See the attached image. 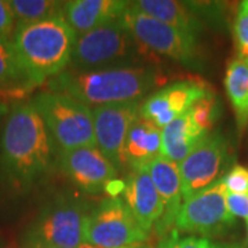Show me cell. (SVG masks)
<instances>
[{"label":"cell","mask_w":248,"mask_h":248,"mask_svg":"<svg viewBox=\"0 0 248 248\" xmlns=\"http://www.w3.org/2000/svg\"><path fill=\"white\" fill-rule=\"evenodd\" d=\"M76 40L78 33L63 17L17 25L11 39L21 66L35 87L66 69Z\"/></svg>","instance_id":"cell-3"},{"label":"cell","mask_w":248,"mask_h":248,"mask_svg":"<svg viewBox=\"0 0 248 248\" xmlns=\"http://www.w3.org/2000/svg\"><path fill=\"white\" fill-rule=\"evenodd\" d=\"M124 184V202L142 229L151 233L152 228L159 225L164 214V205L151 175L145 167H137L128 174Z\"/></svg>","instance_id":"cell-14"},{"label":"cell","mask_w":248,"mask_h":248,"mask_svg":"<svg viewBox=\"0 0 248 248\" xmlns=\"http://www.w3.org/2000/svg\"><path fill=\"white\" fill-rule=\"evenodd\" d=\"M160 83L149 66H113L90 71L65 69L51 79L50 91L65 94L89 107L138 102Z\"/></svg>","instance_id":"cell-2"},{"label":"cell","mask_w":248,"mask_h":248,"mask_svg":"<svg viewBox=\"0 0 248 248\" xmlns=\"http://www.w3.org/2000/svg\"><path fill=\"white\" fill-rule=\"evenodd\" d=\"M140 102H127L93 109L98 149L117 169L127 163L124 156L125 140L134 122L140 117Z\"/></svg>","instance_id":"cell-11"},{"label":"cell","mask_w":248,"mask_h":248,"mask_svg":"<svg viewBox=\"0 0 248 248\" xmlns=\"http://www.w3.org/2000/svg\"><path fill=\"white\" fill-rule=\"evenodd\" d=\"M226 205L233 217L248 221V195L226 193Z\"/></svg>","instance_id":"cell-26"},{"label":"cell","mask_w":248,"mask_h":248,"mask_svg":"<svg viewBox=\"0 0 248 248\" xmlns=\"http://www.w3.org/2000/svg\"><path fill=\"white\" fill-rule=\"evenodd\" d=\"M225 89L236 113L240 130L248 123V65L241 60H234L228 65L225 75Z\"/></svg>","instance_id":"cell-21"},{"label":"cell","mask_w":248,"mask_h":248,"mask_svg":"<svg viewBox=\"0 0 248 248\" xmlns=\"http://www.w3.org/2000/svg\"><path fill=\"white\" fill-rule=\"evenodd\" d=\"M124 187H125L124 181L112 179V181H109L107 185H105L104 190H105L108 195H109V197H110V199H117V197H119V195L124 192Z\"/></svg>","instance_id":"cell-28"},{"label":"cell","mask_w":248,"mask_h":248,"mask_svg":"<svg viewBox=\"0 0 248 248\" xmlns=\"http://www.w3.org/2000/svg\"><path fill=\"white\" fill-rule=\"evenodd\" d=\"M50 140L58 153L83 146H97L93 109L65 94L46 91L33 98Z\"/></svg>","instance_id":"cell-4"},{"label":"cell","mask_w":248,"mask_h":248,"mask_svg":"<svg viewBox=\"0 0 248 248\" xmlns=\"http://www.w3.org/2000/svg\"><path fill=\"white\" fill-rule=\"evenodd\" d=\"M233 35L239 60L248 63V0L240 4L233 25Z\"/></svg>","instance_id":"cell-23"},{"label":"cell","mask_w":248,"mask_h":248,"mask_svg":"<svg viewBox=\"0 0 248 248\" xmlns=\"http://www.w3.org/2000/svg\"><path fill=\"white\" fill-rule=\"evenodd\" d=\"M53 143L33 102H17L0 138V167L11 186L28 189L51 166Z\"/></svg>","instance_id":"cell-1"},{"label":"cell","mask_w":248,"mask_h":248,"mask_svg":"<svg viewBox=\"0 0 248 248\" xmlns=\"http://www.w3.org/2000/svg\"><path fill=\"white\" fill-rule=\"evenodd\" d=\"M229 161L231 149L223 135L219 133L204 135L178 164L182 199L186 200L222 179Z\"/></svg>","instance_id":"cell-10"},{"label":"cell","mask_w":248,"mask_h":248,"mask_svg":"<svg viewBox=\"0 0 248 248\" xmlns=\"http://www.w3.org/2000/svg\"><path fill=\"white\" fill-rule=\"evenodd\" d=\"M33 89L35 86L22 69L13 42L0 37V95L19 97Z\"/></svg>","instance_id":"cell-20"},{"label":"cell","mask_w":248,"mask_h":248,"mask_svg":"<svg viewBox=\"0 0 248 248\" xmlns=\"http://www.w3.org/2000/svg\"><path fill=\"white\" fill-rule=\"evenodd\" d=\"M145 167L157 189L160 199L164 205V214L159 222V231L167 232L174 229V222L182 205V189L178 163L159 155L151 160Z\"/></svg>","instance_id":"cell-15"},{"label":"cell","mask_w":248,"mask_h":248,"mask_svg":"<svg viewBox=\"0 0 248 248\" xmlns=\"http://www.w3.org/2000/svg\"><path fill=\"white\" fill-rule=\"evenodd\" d=\"M149 233L142 229L122 199H107L89 213L84 240L94 248H125L142 244Z\"/></svg>","instance_id":"cell-7"},{"label":"cell","mask_w":248,"mask_h":248,"mask_svg":"<svg viewBox=\"0 0 248 248\" xmlns=\"http://www.w3.org/2000/svg\"><path fill=\"white\" fill-rule=\"evenodd\" d=\"M143 48L120 18L78 36L72 55V69L90 71L108 68V65L116 62L137 58L142 55Z\"/></svg>","instance_id":"cell-5"},{"label":"cell","mask_w":248,"mask_h":248,"mask_svg":"<svg viewBox=\"0 0 248 248\" xmlns=\"http://www.w3.org/2000/svg\"><path fill=\"white\" fill-rule=\"evenodd\" d=\"M11 10L18 24H33L48 18L63 17L65 1L53 0H11ZM65 18V17H63Z\"/></svg>","instance_id":"cell-22"},{"label":"cell","mask_w":248,"mask_h":248,"mask_svg":"<svg viewBox=\"0 0 248 248\" xmlns=\"http://www.w3.org/2000/svg\"><path fill=\"white\" fill-rule=\"evenodd\" d=\"M226 193L223 181L219 179L184 200L174 222V229L199 234L204 239L226 233L234 225V217L226 205Z\"/></svg>","instance_id":"cell-8"},{"label":"cell","mask_w":248,"mask_h":248,"mask_svg":"<svg viewBox=\"0 0 248 248\" xmlns=\"http://www.w3.org/2000/svg\"><path fill=\"white\" fill-rule=\"evenodd\" d=\"M32 248H54V247H32ZM80 248H94V247H93V246H90V244H87V243H86L84 246H81V247H80Z\"/></svg>","instance_id":"cell-29"},{"label":"cell","mask_w":248,"mask_h":248,"mask_svg":"<svg viewBox=\"0 0 248 248\" xmlns=\"http://www.w3.org/2000/svg\"><path fill=\"white\" fill-rule=\"evenodd\" d=\"M228 193L248 195V169L243 166H234L222 178Z\"/></svg>","instance_id":"cell-25"},{"label":"cell","mask_w":248,"mask_h":248,"mask_svg":"<svg viewBox=\"0 0 248 248\" xmlns=\"http://www.w3.org/2000/svg\"><path fill=\"white\" fill-rule=\"evenodd\" d=\"M58 160L65 175L89 193L104 190L108 182L117 177V167L102 155L98 146H83L62 152Z\"/></svg>","instance_id":"cell-13"},{"label":"cell","mask_w":248,"mask_h":248,"mask_svg":"<svg viewBox=\"0 0 248 248\" xmlns=\"http://www.w3.org/2000/svg\"><path fill=\"white\" fill-rule=\"evenodd\" d=\"M16 17L11 10L10 1L0 0V37H7L14 29Z\"/></svg>","instance_id":"cell-27"},{"label":"cell","mask_w":248,"mask_h":248,"mask_svg":"<svg viewBox=\"0 0 248 248\" xmlns=\"http://www.w3.org/2000/svg\"><path fill=\"white\" fill-rule=\"evenodd\" d=\"M128 4L120 0H72L65 1L63 17L80 36L120 19Z\"/></svg>","instance_id":"cell-16"},{"label":"cell","mask_w":248,"mask_h":248,"mask_svg":"<svg viewBox=\"0 0 248 248\" xmlns=\"http://www.w3.org/2000/svg\"><path fill=\"white\" fill-rule=\"evenodd\" d=\"M157 248H222L211 240L197 236H181L178 231H171L163 236Z\"/></svg>","instance_id":"cell-24"},{"label":"cell","mask_w":248,"mask_h":248,"mask_svg":"<svg viewBox=\"0 0 248 248\" xmlns=\"http://www.w3.org/2000/svg\"><path fill=\"white\" fill-rule=\"evenodd\" d=\"M193 120L189 110L161 128V152L160 155L174 163H181L195 148L197 142L207 135Z\"/></svg>","instance_id":"cell-17"},{"label":"cell","mask_w":248,"mask_h":248,"mask_svg":"<svg viewBox=\"0 0 248 248\" xmlns=\"http://www.w3.org/2000/svg\"><path fill=\"white\" fill-rule=\"evenodd\" d=\"M125 248H148V247H145V246H142V244H138V246H131V247H125Z\"/></svg>","instance_id":"cell-30"},{"label":"cell","mask_w":248,"mask_h":248,"mask_svg":"<svg viewBox=\"0 0 248 248\" xmlns=\"http://www.w3.org/2000/svg\"><path fill=\"white\" fill-rule=\"evenodd\" d=\"M213 94L202 80H182L157 90L141 104L140 116L164 128L200 99Z\"/></svg>","instance_id":"cell-12"},{"label":"cell","mask_w":248,"mask_h":248,"mask_svg":"<svg viewBox=\"0 0 248 248\" xmlns=\"http://www.w3.org/2000/svg\"><path fill=\"white\" fill-rule=\"evenodd\" d=\"M247 65H248V63H247Z\"/></svg>","instance_id":"cell-32"},{"label":"cell","mask_w":248,"mask_h":248,"mask_svg":"<svg viewBox=\"0 0 248 248\" xmlns=\"http://www.w3.org/2000/svg\"><path fill=\"white\" fill-rule=\"evenodd\" d=\"M87 217L81 204L66 199L55 200L40 213L31 229L32 247L80 248L86 244Z\"/></svg>","instance_id":"cell-9"},{"label":"cell","mask_w":248,"mask_h":248,"mask_svg":"<svg viewBox=\"0 0 248 248\" xmlns=\"http://www.w3.org/2000/svg\"><path fill=\"white\" fill-rule=\"evenodd\" d=\"M122 21L131 35L152 53L169 57L186 66H196L200 60L197 36L179 31L143 14L130 3Z\"/></svg>","instance_id":"cell-6"},{"label":"cell","mask_w":248,"mask_h":248,"mask_svg":"<svg viewBox=\"0 0 248 248\" xmlns=\"http://www.w3.org/2000/svg\"><path fill=\"white\" fill-rule=\"evenodd\" d=\"M135 9L170 27L192 35H199L203 24L184 1L174 0H138L131 1Z\"/></svg>","instance_id":"cell-19"},{"label":"cell","mask_w":248,"mask_h":248,"mask_svg":"<svg viewBox=\"0 0 248 248\" xmlns=\"http://www.w3.org/2000/svg\"><path fill=\"white\" fill-rule=\"evenodd\" d=\"M161 152V128L141 116L131 125L125 146L124 156L133 169L142 167L151 160L157 157Z\"/></svg>","instance_id":"cell-18"},{"label":"cell","mask_w":248,"mask_h":248,"mask_svg":"<svg viewBox=\"0 0 248 248\" xmlns=\"http://www.w3.org/2000/svg\"><path fill=\"white\" fill-rule=\"evenodd\" d=\"M247 239H248V221H247Z\"/></svg>","instance_id":"cell-31"}]
</instances>
